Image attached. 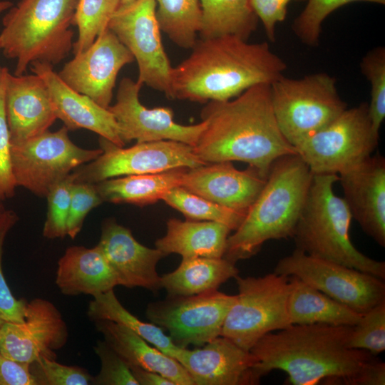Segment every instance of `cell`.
I'll return each mask as SVG.
<instances>
[{"mask_svg": "<svg viewBox=\"0 0 385 385\" xmlns=\"http://www.w3.org/2000/svg\"><path fill=\"white\" fill-rule=\"evenodd\" d=\"M238 294L226 317L221 336L242 349L251 348L268 333L292 325L288 313L289 277L237 275Z\"/></svg>", "mask_w": 385, "mask_h": 385, "instance_id": "obj_8", "label": "cell"}, {"mask_svg": "<svg viewBox=\"0 0 385 385\" xmlns=\"http://www.w3.org/2000/svg\"><path fill=\"white\" fill-rule=\"evenodd\" d=\"M87 314L93 322L110 320L125 326L174 359L180 348L162 328L152 322H143L128 312L118 299L113 289L94 296L88 304Z\"/></svg>", "mask_w": 385, "mask_h": 385, "instance_id": "obj_31", "label": "cell"}, {"mask_svg": "<svg viewBox=\"0 0 385 385\" xmlns=\"http://www.w3.org/2000/svg\"><path fill=\"white\" fill-rule=\"evenodd\" d=\"M133 61L128 49L107 28L88 48L66 62L58 74L71 88L108 108L118 73Z\"/></svg>", "mask_w": 385, "mask_h": 385, "instance_id": "obj_17", "label": "cell"}, {"mask_svg": "<svg viewBox=\"0 0 385 385\" xmlns=\"http://www.w3.org/2000/svg\"><path fill=\"white\" fill-rule=\"evenodd\" d=\"M74 182L75 178L71 173L48 192L46 196L48 210L43 228V235L46 238H63L67 235L66 222Z\"/></svg>", "mask_w": 385, "mask_h": 385, "instance_id": "obj_38", "label": "cell"}, {"mask_svg": "<svg viewBox=\"0 0 385 385\" xmlns=\"http://www.w3.org/2000/svg\"><path fill=\"white\" fill-rule=\"evenodd\" d=\"M289 277L288 313L292 324L354 326L360 314L294 276Z\"/></svg>", "mask_w": 385, "mask_h": 385, "instance_id": "obj_27", "label": "cell"}, {"mask_svg": "<svg viewBox=\"0 0 385 385\" xmlns=\"http://www.w3.org/2000/svg\"><path fill=\"white\" fill-rule=\"evenodd\" d=\"M270 93L278 126L294 147L347 108L336 78L325 72L297 79L282 75L270 84Z\"/></svg>", "mask_w": 385, "mask_h": 385, "instance_id": "obj_7", "label": "cell"}, {"mask_svg": "<svg viewBox=\"0 0 385 385\" xmlns=\"http://www.w3.org/2000/svg\"><path fill=\"white\" fill-rule=\"evenodd\" d=\"M5 210V207L2 203V200H0V214Z\"/></svg>", "mask_w": 385, "mask_h": 385, "instance_id": "obj_49", "label": "cell"}, {"mask_svg": "<svg viewBox=\"0 0 385 385\" xmlns=\"http://www.w3.org/2000/svg\"><path fill=\"white\" fill-rule=\"evenodd\" d=\"M155 11V0H135L120 5L108 28L136 61L137 81L164 93L170 98L173 66L162 43Z\"/></svg>", "mask_w": 385, "mask_h": 385, "instance_id": "obj_13", "label": "cell"}, {"mask_svg": "<svg viewBox=\"0 0 385 385\" xmlns=\"http://www.w3.org/2000/svg\"><path fill=\"white\" fill-rule=\"evenodd\" d=\"M292 1L307 0H250L253 10L264 26L270 41L275 42L276 26L286 19L288 4Z\"/></svg>", "mask_w": 385, "mask_h": 385, "instance_id": "obj_44", "label": "cell"}, {"mask_svg": "<svg viewBox=\"0 0 385 385\" xmlns=\"http://www.w3.org/2000/svg\"><path fill=\"white\" fill-rule=\"evenodd\" d=\"M29 66L32 73L45 82L56 118L68 130L86 129L118 146L125 145L120 137L117 122L108 108L68 86L53 71V66L36 61Z\"/></svg>", "mask_w": 385, "mask_h": 385, "instance_id": "obj_22", "label": "cell"}, {"mask_svg": "<svg viewBox=\"0 0 385 385\" xmlns=\"http://www.w3.org/2000/svg\"><path fill=\"white\" fill-rule=\"evenodd\" d=\"M56 284L67 296L93 297L118 286L116 277L100 247H69L59 259Z\"/></svg>", "mask_w": 385, "mask_h": 385, "instance_id": "obj_24", "label": "cell"}, {"mask_svg": "<svg viewBox=\"0 0 385 385\" xmlns=\"http://www.w3.org/2000/svg\"><path fill=\"white\" fill-rule=\"evenodd\" d=\"M9 72L6 67L0 66V200L2 201L14 197L17 187L12 170L10 133L5 110Z\"/></svg>", "mask_w": 385, "mask_h": 385, "instance_id": "obj_40", "label": "cell"}, {"mask_svg": "<svg viewBox=\"0 0 385 385\" xmlns=\"http://www.w3.org/2000/svg\"><path fill=\"white\" fill-rule=\"evenodd\" d=\"M0 50H1V42H0Z\"/></svg>", "mask_w": 385, "mask_h": 385, "instance_id": "obj_51", "label": "cell"}, {"mask_svg": "<svg viewBox=\"0 0 385 385\" xmlns=\"http://www.w3.org/2000/svg\"><path fill=\"white\" fill-rule=\"evenodd\" d=\"M274 272L294 276L360 314L385 301L384 279L298 249L280 259Z\"/></svg>", "mask_w": 385, "mask_h": 385, "instance_id": "obj_12", "label": "cell"}, {"mask_svg": "<svg viewBox=\"0 0 385 385\" xmlns=\"http://www.w3.org/2000/svg\"><path fill=\"white\" fill-rule=\"evenodd\" d=\"M360 69L371 85L368 113L374 132L379 134L385 118V48L377 46L368 51Z\"/></svg>", "mask_w": 385, "mask_h": 385, "instance_id": "obj_36", "label": "cell"}, {"mask_svg": "<svg viewBox=\"0 0 385 385\" xmlns=\"http://www.w3.org/2000/svg\"><path fill=\"white\" fill-rule=\"evenodd\" d=\"M119 6L120 0H78L73 21L78 31L73 46L74 55L88 48L108 28L111 16Z\"/></svg>", "mask_w": 385, "mask_h": 385, "instance_id": "obj_34", "label": "cell"}, {"mask_svg": "<svg viewBox=\"0 0 385 385\" xmlns=\"http://www.w3.org/2000/svg\"><path fill=\"white\" fill-rule=\"evenodd\" d=\"M312 177L297 153L276 159L260 195L229 235L223 257L235 263L256 255L267 241L292 238Z\"/></svg>", "mask_w": 385, "mask_h": 385, "instance_id": "obj_4", "label": "cell"}, {"mask_svg": "<svg viewBox=\"0 0 385 385\" xmlns=\"http://www.w3.org/2000/svg\"><path fill=\"white\" fill-rule=\"evenodd\" d=\"M336 174H313L294 228L296 249L385 279V262L361 252L351 242L352 219L343 197L335 195Z\"/></svg>", "mask_w": 385, "mask_h": 385, "instance_id": "obj_5", "label": "cell"}, {"mask_svg": "<svg viewBox=\"0 0 385 385\" xmlns=\"http://www.w3.org/2000/svg\"><path fill=\"white\" fill-rule=\"evenodd\" d=\"M187 168L112 178L95 183V187L103 202L139 206L150 205L162 200L171 189L181 186Z\"/></svg>", "mask_w": 385, "mask_h": 385, "instance_id": "obj_29", "label": "cell"}, {"mask_svg": "<svg viewBox=\"0 0 385 385\" xmlns=\"http://www.w3.org/2000/svg\"><path fill=\"white\" fill-rule=\"evenodd\" d=\"M155 11L160 29L177 46L191 49L200 29V0H155Z\"/></svg>", "mask_w": 385, "mask_h": 385, "instance_id": "obj_32", "label": "cell"}, {"mask_svg": "<svg viewBox=\"0 0 385 385\" xmlns=\"http://www.w3.org/2000/svg\"><path fill=\"white\" fill-rule=\"evenodd\" d=\"M162 200L189 220L220 222L231 230H235L240 226L246 215L215 203L181 186L171 189Z\"/></svg>", "mask_w": 385, "mask_h": 385, "instance_id": "obj_33", "label": "cell"}, {"mask_svg": "<svg viewBox=\"0 0 385 385\" xmlns=\"http://www.w3.org/2000/svg\"><path fill=\"white\" fill-rule=\"evenodd\" d=\"M78 0H19L4 16L1 50L16 60L14 75L33 62L59 63L73 50Z\"/></svg>", "mask_w": 385, "mask_h": 385, "instance_id": "obj_6", "label": "cell"}, {"mask_svg": "<svg viewBox=\"0 0 385 385\" xmlns=\"http://www.w3.org/2000/svg\"><path fill=\"white\" fill-rule=\"evenodd\" d=\"M135 0H120V5H126L132 3Z\"/></svg>", "mask_w": 385, "mask_h": 385, "instance_id": "obj_48", "label": "cell"}, {"mask_svg": "<svg viewBox=\"0 0 385 385\" xmlns=\"http://www.w3.org/2000/svg\"><path fill=\"white\" fill-rule=\"evenodd\" d=\"M353 327L292 324L268 333L250 350L256 378L279 370L292 385L375 384L379 359L348 346Z\"/></svg>", "mask_w": 385, "mask_h": 385, "instance_id": "obj_1", "label": "cell"}, {"mask_svg": "<svg viewBox=\"0 0 385 385\" xmlns=\"http://www.w3.org/2000/svg\"><path fill=\"white\" fill-rule=\"evenodd\" d=\"M101 361L98 374L91 385H138L128 364L103 340L93 348Z\"/></svg>", "mask_w": 385, "mask_h": 385, "instance_id": "obj_42", "label": "cell"}, {"mask_svg": "<svg viewBox=\"0 0 385 385\" xmlns=\"http://www.w3.org/2000/svg\"><path fill=\"white\" fill-rule=\"evenodd\" d=\"M143 86L128 77L123 78L116 101L108 108L117 122L122 141L125 144L133 140L137 143L170 140L195 147L205 122L181 125L174 121V113L170 107L146 108L139 100Z\"/></svg>", "mask_w": 385, "mask_h": 385, "instance_id": "obj_15", "label": "cell"}, {"mask_svg": "<svg viewBox=\"0 0 385 385\" xmlns=\"http://www.w3.org/2000/svg\"><path fill=\"white\" fill-rule=\"evenodd\" d=\"M348 346L376 356L385 350V301L361 314L352 328Z\"/></svg>", "mask_w": 385, "mask_h": 385, "instance_id": "obj_37", "label": "cell"}, {"mask_svg": "<svg viewBox=\"0 0 385 385\" xmlns=\"http://www.w3.org/2000/svg\"><path fill=\"white\" fill-rule=\"evenodd\" d=\"M202 39L235 36L248 41L259 19L250 0H200Z\"/></svg>", "mask_w": 385, "mask_h": 385, "instance_id": "obj_30", "label": "cell"}, {"mask_svg": "<svg viewBox=\"0 0 385 385\" xmlns=\"http://www.w3.org/2000/svg\"><path fill=\"white\" fill-rule=\"evenodd\" d=\"M19 220L12 210L5 209L0 214V316L5 321L23 322L26 301L17 299L12 294L4 275L2 255L6 235Z\"/></svg>", "mask_w": 385, "mask_h": 385, "instance_id": "obj_41", "label": "cell"}, {"mask_svg": "<svg viewBox=\"0 0 385 385\" xmlns=\"http://www.w3.org/2000/svg\"><path fill=\"white\" fill-rule=\"evenodd\" d=\"M0 385H36L30 364L11 359L0 354Z\"/></svg>", "mask_w": 385, "mask_h": 385, "instance_id": "obj_45", "label": "cell"}, {"mask_svg": "<svg viewBox=\"0 0 385 385\" xmlns=\"http://www.w3.org/2000/svg\"><path fill=\"white\" fill-rule=\"evenodd\" d=\"M302 12L294 19L292 30L299 41L311 47L319 44L324 21L339 8L354 2H369L381 5L385 0H307Z\"/></svg>", "mask_w": 385, "mask_h": 385, "instance_id": "obj_35", "label": "cell"}, {"mask_svg": "<svg viewBox=\"0 0 385 385\" xmlns=\"http://www.w3.org/2000/svg\"><path fill=\"white\" fill-rule=\"evenodd\" d=\"M103 202L95 184L74 182L66 222L67 235L74 239L81 230L88 212Z\"/></svg>", "mask_w": 385, "mask_h": 385, "instance_id": "obj_43", "label": "cell"}, {"mask_svg": "<svg viewBox=\"0 0 385 385\" xmlns=\"http://www.w3.org/2000/svg\"><path fill=\"white\" fill-rule=\"evenodd\" d=\"M235 263L224 258H182L174 271L160 277L161 287L170 297H185L217 290L239 273Z\"/></svg>", "mask_w": 385, "mask_h": 385, "instance_id": "obj_28", "label": "cell"}, {"mask_svg": "<svg viewBox=\"0 0 385 385\" xmlns=\"http://www.w3.org/2000/svg\"><path fill=\"white\" fill-rule=\"evenodd\" d=\"M267 177L253 167L240 170L231 161H223L187 168L181 187L246 214L264 188Z\"/></svg>", "mask_w": 385, "mask_h": 385, "instance_id": "obj_19", "label": "cell"}, {"mask_svg": "<svg viewBox=\"0 0 385 385\" xmlns=\"http://www.w3.org/2000/svg\"><path fill=\"white\" fill-rule=\"evenodd\" d=\"M97 245L112 268L118 285L150 290L161 287L156 267L165 255L157 248L139 243L129 229L113 219L107 220L102 225Z\"/></svg>", "mask_w": 385, "mask_h": 385, "instance_id": "obj_21", "label": "cell"}, {"mask_svg": "<svg viewBox=\"0 0 385 385\" xmlns=\"http://www.w3.org/2000/svg\"><path fill=\"white\" fill-rule=\"evenodd\" d=\"M4 322L5 320L0 316V327Z\"/></svg>", "mask_w": 385, "mask_h": 385, "instance_id": "obj_50", "label": "cell"}, {"mask_svg": "<svg viewBox=\"0 0 385 385\" xmlns=\"http://www.w3.org/2000/svg\"><path fill=\"white\" fill-rule=\"evenodd\" d=\"M103 340L128 364L161 374L175 385H195L184 366L123 325L94 321Z\"/></svg>", "mask_w": 385, "mask_h": 385, "instance_id": "obj_25", "label": "cell"}, {"mask_svg": "<svg viewBox=\"0 0 385 385\" xmlns=\"http://www.w3.org/2000/svg\"><path fill=\"white\" fill-rule=\"evenodd\" d=\"M102 153L72 172L75 183L95 184L119 176L155 173L178 168H193L207 164L184 143L163 140L118 146L99 138Z\"/></svg>", "mask_w": 385, "mask_h": 385, "instance_id": "obj_11", "label": "cell"}, {"mask_svg": "<svg viewBox=\"0 0 385 385\" xmlns=\"http://www.w3.org/2000/svg\"><path fill=\"white\" fill-rule=\"evenodd\" d=\"M129 367L138 385H175L158 373L134 366Z\"/></svg>", "mask_w": 385, "mask_h": 385, "instance_id": "obj_46", "label": "cell"}, {"mask_svg": "<svg viewBox=\"0 0 385 385\" xmlns=\"http://www.w3.org/2000/svg\"><path fill=\"white\" fill-rule=\"evenodd\" d=\"M231 231L217 222L173 218L167 222L165 235L156 240L155 248L165 256L175 253L182 258H220L225 253Z\"/></svg>", "mask_w": 385, "mask_h": 385, "instance_id": "obj_26", "label": "cell"}, {"mask_svg": "<svg viewBox=\"0 0 385 385\" xmlns=\"http://www.w3.org/2000/svg\"><path fill=\"white\" fill-rule=\"evenodd\" d=\"M13 6L10 1H0V14L9 9Z\"/></svg>", "mask_w": 385, "mask_h": 385, "instance_id": "obj_47", "label": "cell"}, {"mask_svg": "<svg viewBox=\"0 0 385 385\" xmlns=\"http://www.w3.org/2000/svg\"><path fill=\"white\" fill-rule=\"evenodd\" d=\"M64 125L19 143H11L13 174L17 186L46 197L55 184L78 167L97 158L102 150L74 144Z\"/></svg>", "mask_w": 385, "mask_h": 385, "instance_id": "obj_10", "label": "cell"}, {"mask_svg": "<svg viewBox=\"0 0 385 385\" xmlns=\"http://www.w3.org/2000/svg\"><path fill=\"white\" fill-rule=\"evenodd\" d=\"M67 325L50 301L35 298L26 302L24 321H5L0 327V354L31 364L44 356L56 359V351L68 340Z\"/></svg>", "mask_w": 385, "mask_h": 385, "instance_id": "obj_16", "label": "cell"}, {"mask_svg": "<svg viewBox=\"0 0 385 385\" xmlns=\"http://www.w3.org/2000/svg\"><path fill=\"white\" fill-rule=\"evenodd\" d=\"M175 359L187 370L195 385H256L255 359L229 339L220 336L200 348H180Z\"/></svg>", "mask_w": 385, "mask_h": 385, "instance_id": "obj_20", "label": "cell"}, {"mask_svg": "<svg viewBox=\"0 0 385 385\" xmlns=\"http://www.w3.org/2000/svg\"><path fill=\"white\" fill-rule=\"evenodd\" d=\"M352 218L379 245L385 247V158L379 153L339 174Z\"/></svg>", "mask_w": 385, "mask_h": 385, "instance_id": "obj_18", "label": "cell"}, {"mask_svg": "<svg viewBox=\"0 0 385 385\" xmlns=\"http://www.w3.org/2000/svg\"><path fill=\"white\" fill-rule=\"evenodd\" d=\"M30 371L36 385H91L93 376L84 368L44 356L31 362Z\"/></svg>", "mask_w": 385, "mask_h": 385, "instance_id": "obj_39", "label": "cell"}, {"mask_svg": "<svg viewBox=\"0 0 385 385\" xmlns=\"http://www.w3.org/2000/svg\"><path fill=\"white\" fill-rule=\"evenodd\" d=\"M191 49L187 58L173 67L170 99L202 103L230 100L253 86L271 84L287 69L266 41L200 38Z\"/></svg>", "mask_w": 385, "mask_h": 385, "instance_id": "obj_3", "label": "cell"}, {"mask_svg": "<svg viewBox=\"0 0 385 385\" xmlns=\"http://www.w3.org/2000/svg\"><path fill=\"white\" fill-rule=\"evenodd\" d=\"M200 116L206 125L193 148L206 163L242 161L267 176L276 159L297 153L277 123L270 84L253 86L230 100L209 101Z\"/></svg>", "mask_w": 385, "mask_h": 385, "instance_id": "obj_2", "label": "cell"}, {"mask_svg": "<svg viewBox=\"0 0 385 385\" xmlns=\"http://www.w3.org/2000/svg\"><path fill=\"white\" fill-rule=\"evenodd\" d=\"M236 295L217 290L203 294L170 297L148 306L150 322L168 331L175 345L202 346L221 336L227 313Z\"/></svg>", "mask_w": 385, "mask_h": 385, "instance_id": "obj_14", "label": "cell"}, {"mask_svg": "<svg viewBox=\"0 0 385 385\" xmlns=\"http://www.w3.org/2000/svg\"><path fill=\"white\" fill-rule=\"evenodd\" d=\"M5 110L11 143H19L48 130L57 119L48 88L38 75L8 73Z\"/></svg>", "mask_w": 385, "mask_h": 385, "instance_id": "obj_23", "label": "cell"}, {"mask_svg": "<svg viewBox=\"0 0 385 385\" xmlns=\"http://www.w3.org/2000/svg\"><path fill=\"white\" fill-rule=\"evenodd\" d=\"M379 137L364 102L346 108L294 148L313 174L338 175L371 155Z\"/></svg>", "mask_w": 385, "mask_h": 385, "instance_id": "obj_9", "label": "cell"}]
</instances>
